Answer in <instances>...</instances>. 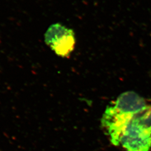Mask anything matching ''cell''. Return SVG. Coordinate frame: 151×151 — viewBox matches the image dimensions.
<instances>
[{
    "instance_id": "1",
    "label": "cell",
    "mask_w": 151,
    "mask_h": 151,
    "mask_svg": "<svg viewBox=\"0 0 151 151\" xmlns=\"http://www.w3.org/2000/svg\"><path fill=\"white\" fill-rule=\"evenodd\" d=\"M114 145L127 151L151 149V105L133 91L125 92L106 109L101 120Z\"/></svg>"
},
{
    "instance_id": "2",
    "label": "cell",
    "mask_w": 151,
    "mask_h": 151,
    "mask_svg": "<svg viewBox=\"0 0 151 151\" xmlns=\"http://www.w3.org/2000/svg\"><path fill=\"white\" fill-rule=\"evenodd\" d=\"M45 42L57 55L68 57L73 51L76 39L73 31L56 23L50 26L45 34Z\"/></svg>"
}]
</instances>
